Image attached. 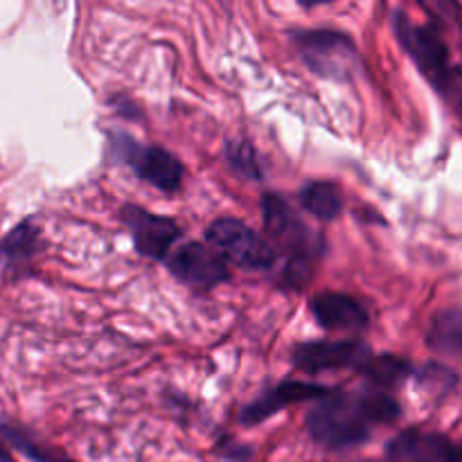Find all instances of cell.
<instances>
[{"label":"cell","mask_w":462,"mask_h":462,"mask_svg":"<svg viewBox=\"0 0 462 462\" xmlns=\"http://www.w3.org/2000/svg\"><path fill=\"white\" fill-rule=\"evenodd\" d=\"M400 404L383 393H332L307 418V431L328 449H347L368 440L383 424L395 422Z\"/></svg>","instance_id":"6da1fadb"},{"label":"cell","mask_w":462,"mask_h":462,"mask_svg":"<svg viewBox=\"0 0 462 462\" xmlns=\"http://www.w3.org/2000/svg\"><path fill=\"white\" fill-rule=\"evenodd\" d=\"M208 244L230 264L246 271H264L275 264V248L237 219H217L206 233Z\"/></svg>","instance_id":"7a4b0ae2"},{"label":"cell","mask_w":462,"mask_h":462,"mask_svg":"<svg viewBox=\"0 0 462 462\" xmlns=\"http://www.w3.org/2000/svg\"><path fill=\"white\" fill-rule=\"evenodd\" d=\"M395 30L402 45L409 50L413 61L424 72L429 81L438 90L447 93L454 86V72H451V57L445 39L433 25H415L404 14H397Z\"/></svg>","instance_id":"3957f363"},{"label":"cell","mask_w":462,"mask_h":462,"mask_svg":"<svg viewBox=\"0 0 462 462\" xmlns=\"http://www.w3.org/2000/svg\"><path fill=\"white\" fill-rule=\"evenodd\" d=\"M296 43L307 66L325 79L346 81L355 75L356 66H359V52H356L355 43L341 32H298Z\"/></svg>","instance_id":"277c9868"},{"label":"cell","mask_w":462,"mask_h":462,"mask_svg":"<svg viewBox=\"0 0 462 462\" xmlns=\"http://www.w3.org/2000/svg\"><path fill=\"white\" fill-rule=\"evenodd\" d=\"M264 226L275 244L289 251V260H314L323 248V242L314 230L300 219L296 210L278 194H264L262 201Z\"/></svg>","instance_id":"5b68a950"},{"label":"cell","mask_w":462,"mask_h":462,"mask_svg":"<svg viewBox=\"0 0 462 462\" xmlns=\"http://www.w3.org/2000/svg\"><path fill=\"white\" fill-rule=\"evenodd\" d=\"M113 149L140 179L162 192H176L183 183V165L162 147H144L129 135H117L113 138Z\"/></svg>","instance_id":"8992f818"},{"label":"cell","mask_w":462,"mask_h":462,"mask_svg":"<svg viewBox=\"0 0 462 462\" xmlns=\"http://www.w3.org/2000/svg\"><path fill=\"white\" fill-rule=\"evenodd\" d=\"M170 271L183 284L192 289H201V291L219 287L221 282L230 278L228 264H226L224 257L212 246L197 242L185 244L179 251L171 253Z\"/></svg>","instance_id":"52a82bcc"},{"label":"cell","mask_w":462,"mask_h":462,"mask_svg":"<svg viewBox=\"0 0 462 462\" xmlns=\"http://www.w3.org/2000/svg\"><path fill=\"white\" fill-rule=\"evenodd\" d=\"M291 359L296 368L310 374L341 368L361 370L370 361V350L359 341H310L293 347Z\"/></svg>","instance_id":"ba28073f"},{"label":"cell","mask_w":462,"mask_h":462,"mask_svg":"<svg viewBox=\"0 0 462 462\" xmlns=\"http://www.w3.org/2000/svg\"><path fill=\"white\" fill-rule=\"evenodd\" d=\"M391 462H462V445L442 433L409 429L386 447Z\"/></svg>","instance_id":"9c48e42d"},{"label":"cell","mask_w":462,"mask_h":462,"mask_svg":"<svg viewBox=\"0 0 462 462\" xmlns=\"http://www.w3.org/2000/svg\"><path fill=\"white\" fill-rule=\"evenodd\" d=\"M122 219L129 226L135 251L144 257H152V260L165 257L176 239L180 237V228L174 219L158 217L138 206H126L122 212Z\"/></svg>","instance_id":"30bf717a"},{"label":"cell","mask_w":462,"mask_h":462,"mask_svg":"<svg viewBox=\"0 0 462 462\" xmlns=\"http://www.w3.org/2000/svg\"><path fill=\"white\" fill-rule=\"evenodd\" d=\"M311 314L320 328L338 329V332H359L368 328V311L346 293L325 291L311 300Z\"/></svg>","instance_id":"8fae6325"},{"label":"cell","mask_w":462,"mask_h":462,"mask_svg":"<svg viewBox=\"0 0 462 462\" xmlns=\"http://www.w3.org/2000/svg\"><path fill=\"white\" fill-rule=\"evenodd\" d=\"M328 395H332V391L325 386H316V383H300V382H282L275 388H271L269 393L260 397L257 402H253L251 406H246L242 413L244 424H257L262 420H266L269 415H273L275 411L284 409L289 404H296L302 400H314L320 397L325 400Z\"/></svg>","instance_id":"7c38bea8"},{"label":"cell","mask_w":462,"mask_h":462,"mask_svg":"<svg viewBox=\"0 0 462 462\" xmlns=\"http://www.w3.org/2000/svg\"><path fill=\"white\" fill-rule=\"evenodd\" d=\"M39 228L34 221H23L18 224L7 237L0 242V266L5 271H18L36 255L39 251Z\"/></svg>","instance_id":"4fadbf2b"},{"label":"cell","mask_w":462,"mask_h":462,"mask_svg":"<svg viewBox=\"0 0 462 462\" xmlns=\"http://www.w3.org/2000/svg\"><path fill=\"white\" fill-rule=\"evenodd\" d=\"M429 347L451 356H462V307L440 311L429 328Z\"/></svg>","instance_id":"5bb4252c"},{"label":"cell","mask_w":462,"mask_h":462,"mask_svg":"<svg viewBox=\"0 0 462 462\" xmlns=\"http://www.w3.org/2000/svg\"><path fill=\"white\" fill-rule=\"evenodd\" d=\"M300 203L310 215L319 217L323 221L337 219L343 208V199L338 188L334 183H325V180L307 183L300 189Z\"/></svg>","instance_id":"9a60e30c"},{"label":"cell","mask_w":462,"mask_h":462,"mask_svg":"<svg viewBox=\"0 0 462 462\" xmlns=\"http://www.w3.org/2000/svg\"><path fill=\"white\" fill-rule=\"evenodd\" d=\"M361 373L368 377V382L377 383L379 388H395L402 386L413 374V365L402 359V356L382 355L370 356V361L361 368Z\"/></svg>","instance_id":"2e32d148"},{"label":"cell","mask_w":462,"mask_h":462,"mask_svg":"<svg viewBox=\"0 0 462 462\" xmlns=\"http://www.w3.org/2000/svg\"><path fill=\"white\" fill-rule=\"evenodd\" d=\"M0 436H3L5 440L12 442L16 449H21L23 454L30 456V458L36 462H70L68 458H63L61 454H57L54 449H48L45 445H41V442L34 440L27 431H23V429L18 427H12V424H0Z\"/></svg>","instance_id":"e0dca14e"},{"label":"cell","mask_w":462,"mask_h":462,"mask_svg":"<svg viewBox=\"0 0 462 462\" xmlns=\"http://www.w3.org/2000/svg\"><path fill=\"white\" fill-rule=\"evenodd\" d=\"M226 158H228L230 167L244 179L257 180L262 176L257 153L248 140H230L228 147H226Z\"/></svg>","instance_id":"ac0fdd59"},{"label":"cell","mask_w":462,"mask_h":462,"mask_svg":"<svg viewBox=\"0 0 462 462\" xmlns=\"http://www.w3.org/2000/svg\"><path fill=\"white\" fill-rule=\"evenodd\" d=\"M418 382L431 395H445V393H449L458 383V377H456L454 370L445 368V365L429 364L420 370Z\"/></svg>","instance_id":"d6986e66"}]
</instances>
